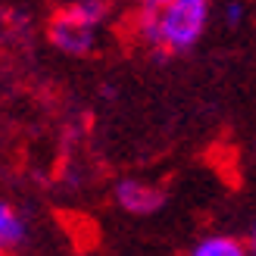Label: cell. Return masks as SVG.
<instances>
[{"label": "cell", "instance_id": "6da1fadb", "mask_svg": "<svg viewBox=\"0 0 256 256\" xmlns=\"http://www.w3.org/2000/svg\"><path fill=\"white\" fill-rule=\"evenodd\" d=\"M162 22V47L169 54H184L190 50L210 22V0H172L160 10Z\"/></svg>", "mask_w": 256, "mask_h": 256}, {"label": "cell", "instance_id": "7a4b0ae2", "mask_svg": "<svg viewBox=\"0 0 256 256\" xmlns=\"http://www.w3.org/2000/svg\"><path fill=\"white\" fill-rule=\"evenodd\" d=\"M50 41H54L56 50H62L69 56H88L97 44V25L84 22L66 6L50 19Z\"/></svg>", "mask_w": 256, "mask_h": 256}, {"label": "cell", "instance_id": "3957f363", "mask_svg": "<svg viewBox=\"0 0 256 256\" xmlns=\"http://www.w3.org/2000/svg\"><path fill=\"white\" fill-rule=\"evenodd\" d=\"M112 197H116V203L132 216H150V212H156L162 206V190L150 188L144 182H134V178L119 182L112 188Z\"/></svg>", "mask_w": 256, "mask_h": 256}, {"label": "cell", "instance_id": "277c9868", "mask_svg": "<svg viewBox=\"0 0 256 256\" xmlns=\"http://www.w3.org/2000/svg\"><path fill=\"white\" fill-rule=\"evenodd\" d=\"M25 240H28V222L22 219L19 210L4 203L0 206V247H4V253H10V250H19Z\"/></svg>", "mask_w": 256, "mask_h": 256}, {"label": "cell", "instance_id": "5b68a950", "mask_svg": "<svg viewBox=\"0 0 256 256\" xmlns=\"http://www.w3.org/2000/svg\"><path fill=\"white\" fill-rule=\"evenodd\" d=\"M190 253L194 256H244V244H240L238 238L212 234V238H203Z\"/></svg>", "mask_w": 256, "mask_h": 256}, {"label": "cell", "instance_id": "8992f818", "mask_svg": "<svg viewBox=\"0 0 256 256\" xmlns=\"http://www.w3.org/2000/svg\"><path fill=\"white\" fill-rule=\"evenodd\" d=\"M75 16H82L84 22H91V25H100L106 19V0H75V4L69 6Z\"/></svg>", "mask_w": 256, "mask_h": 256}, {"label": "cell", "instance_id": "52a82bcc", "mask_svg": "<svg viewBox=\"0 0 256 256\" xmlns=\"http://www.w3.org/2000/svg\"><path fill=\"white\" fill-rule=\"evenodd\" d=\"M247 19V6L240 4V0H232V4H225V25L228 28H238L240 22Z\"/></svg>", "mask_w": 256, "mask_h": 256}, {"label": "cell", "instance_id": "ba28073f", "mask_svg": "<svg viewBox=\"0 0 256 256\" xmlns=\"http://www.w3.org/2000/svg\"><path fill=\"white\" fill-rule=\"evenodd\" d=\"M169 4H172V0H140V6H150V10H162Z\"/></svg>", "mask_w": 256, "mask_h": 256}, {"label": "cell", "instance_id": "9c48e42d", "mask_svg": "<svg viewBox=\"0 0 256 256\" xmlns=\"http://www.w3.org/2000/svg\"><path fill=\"white\" fill-rule=\"evenodd\" d=\"M250 247H253V253H256V225H253V234H250Z\"/></svg>", "mask_w": 256, "mask_h": 256}]
</instances>
